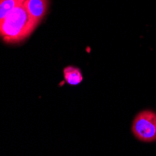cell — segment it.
Returning a JSON list of instances; mask_svg holds the SVG:
<instances>
[{
  "instance_id": "cell-2",
  "label": "cell",
  "mask_w": 156,
  "mask_h": 156,
  "mask_svg": "<svg viewBox=\"0 0 156 156\" xmlns=\"http://www.w3.org/2000/svg\"><path fill=\"white\" fill-rule=\"evenodd\" d=\"M132 133L142 142L156 141V113L149 109L139 112L133 121Z\"/></svg>"
},
{
  "instance_id": "cell-5",
  "label": "cell",
  "mask_w": 156,
  "mask_h": 156,
  "mask_svg": "<svg viewBox=\"0 0 156 156\" xmlns=\"http://www.w3.org/2000/svg\"><path fill=\"white\" fill-rule=\"evenodd\" d=\"M25 0H0V23H1L9 13L22 6Z\"/></svg>"
},
{
  "instance_id": "cell-4",
  "label": "cell",
  "mask_w": 156,
  "mask_h": 156,
  "mask_svg": "<svg viewBox=\"0 0 156 156\" xmlns=\"http://www.w3.org/2000/svg\"><path fill=\"white\" fill-rule=\"evenodd\" d=\"M63 73H64L65 80L69 85H72V86L79 85L83 80V76H82L80 69L76 66H69L65 67Z\"/></svg>"
},
{
  "instance_id": "cell-1",
  "label": "cell",
  "mask_w": 156,
  "mask_h": 156,
  "mask_svg": "<svg viewBox=\"0 0 156 156\" xmlns=\"http://www.w3.org/2000/svg\"><path fill=\"white\" fill-rule=\"evenodd\" d=\"M37 26L23 4L0 23V37L7 43H19L30 37Z\"/></svg>"
},
{
  "instance_id": "cell-3",
  "label": "cell",
  "mask_w": 156,
  "mask_h": 156,
  "mask_svg": "<svg viewBox=\"0 0 156 156\" xmlns=\"http://www.w3.org/2000/svg\"><path fill=\"white\" fill-rule=\"evenodd\" d=\"M23 6L32 19L39 24L48 11L49 0H25Z\"/></svg>"
}]
</instances>
